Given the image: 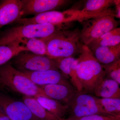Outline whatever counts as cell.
Returning <instances> with one entry per match:
<instances>
[{
  "label": "cell",
  "instance_id": "12",
  "mask_svg": "<svg viewBox=\"0 0 120 120\" xmlns=\"http://www.w3.org/2000/svg\"><path fill=\"white\" fill-rule=\"evenodd\" d=\"M65 0H22V16L52 11L66 4Z\"/></svg>",
  "mask_w": 120,
  "mask_h": 120
},
{
  "label": "cell",
  "instance_id": "2",
  "mask_svg": "<svg viewBox=\"0 0 120 120\" xmlns=\"http://www.w3.org/2000/svg\"><path fill=\"white\" fill-rule=\"evenodd\" d=\"M80 30L71 28L61 30L49 37L41 39L45 42L47 56L52 58L73 57L81 50Z\"/></svg>",
  "mask_w": 120,
  "mask_h": 120
},
{
  "label": "cell",
  "instance_id": "7",
  "mask_svg": "<svg viewBox=\"0 0 120 120\" xmlns=\"http://www.w3.org/2000/svg\"><path fill=\"white\" fill-rule=\"evenodd\" d=\"M13 67L20 71H39L59 70L55 60L47 56H41L29 51L20 52L13 58Z\"/></svg>",
  "mask_w": 120,
  "mask_h": 120
},
{
  "label": "cell",
  "instance_id": "15",
  "mask_svg": "<svg viewBox=\"0 0 120 120\" xmlns=\"http://www.w3.org/2000/svg\"><path fill=\"white\" fill-rule=\"evenodd\" d=\"M50 98L67 105L77 92L73 87L62 84H51L39 86Z\"/></svg>",
  "mask_w": 120,
  "mask_h": 120
},
{
  "label": "cell",
  "instance_id": "27",
  "mask_svg": "<svg viewBox=\"0 0 120 120\" xmlns=\"http://www.w3.org/2000/svg\"><path fill=\"white\" fill-rule=\"evenodd\" d=\"M0 120H10L6 115L0 111Z\"/></svg>",
  "mask_w": 120,
  "mask_h": 120
},
{
  "label": "cell",
  "instance_id": "17",
  "mask_svg": "<svg viewBox=\"0 0 120 120\" xmlns=\"http://www.w3.org/2000/svg\"><path fill=\"white\" fill-rule=\"evenodd\" d=\"M120 84L113 80L105 78L96 87L94 94L102 98H120Z\"/></svg>",
  "mask_w": 120,
  "mask_h": 120
},
{
  "label": "cell",
  "instance_id": "9",
  "mask_svg": "<svg viewBox=\"0 0 120 120\" xmlns=\"http://www.w3.org/2000/svg\"><path fill=\"white\" fill-rule=\"evenodd\" d=\"M0 111L10 120H38L23 101L1 94Z\"/></svg>",
  "mask_w": 120,
  "mask_h": 120
},
{
  "label": "cell",
  "instance_id": "4",
  "mask_svg": "<svg viewBox=\"0 0 120 120\" xmlns=\"http://www.w3.org/2000/svg\"><path fill=\"white\" fill-rule=\"evenodd\" d=\"M71 23L35 24L12 27L0 37V46L6 45L23 39L46 38L61 30L71 28Z\"/></svg>",
  "mask_w": 120,
  "mask_h": 120
},
{
  "label": "cell",
  "instance_id": "22",
  "mask_svg": "<svg viewBox=\"0 0 120 120\" xmlns=\"http://www.w3.org/2000/svg\"><path fill=\"white\" fill-rule=\"evenodd\" d=\"M17 42L26 47L29 52L37 55L47 56L46 45L41 39L24 38Z\"/></svg>",
  "mask_w": 120,
  "mask_h": 120
},
{
  "label": "cell",
  "instance_id": "20",
  "mask_svg": "<svg viewBox=\"0 0 120 120\" xmlns=\"http://www.w3.org/2000/svg\"><path fill=\"white\" fill-rule=\"evenodd\" d=\"M120 44V28H115L103 35L87 46L90 49L99 46H114Z\"/></svg>",
  "mask_w": 120,
  "mask_h": 120
},
{
  "label": "cell",
  "instance_id": "8",
  "mask_svg": "<svg viewBox=\"0 0 120 120\" xmlns=\"http://www.w3.org/2000/svg\"><path fill=\"white\" fill-rule=\"evenodd\" d=\"M84 20V16L80 11L72 8L63 12L49 11L31 18H22L16 22L22 25L41 23L59 24L77 20L81 22Z\"/></svg>",
  "mask_w": 120,
  "mask_h": 120
},
{
  "label": "cell",
  "instance_id": "6",
  "mask_svg": "<svg viewBox=\"0 0 120 120\" xmlns=\"http://www.w3.org/2000/svg\"><path fill=\"white\" fill-rule=\"evenodd\" d=\"M67 105L69 113L68 118L69 119L95 114L109 115L99 105L95 96L83 91L76 92Z\"/></svg>",
  "mask_w": 120,
  "mask_h": 120
},
{
  "label": "cell",
  "instance_id": "11",
  "mask_svg": "<svg viewBox=\"0 0 120 120\" xmlns=\"http://www.w3.org/2000/svg\"><path fill=\"white\" fill-rule=\"evenodd\" d=\"M84 1L82 8L74 9L80 11L85 20L107 15H113L116 17L115 11L109 8L114 4V0H88Z\"/></svg>",
  "mask_w": 120,
  "mask_h": 120
},
{
  "label": "cell",
  "instance_id": "10",
  "mask_svg": "<svg viewBox=\"0 0 120 120\" xmlns=\"http://www.w3.org/2000/svg\"><path fill=\"white\" fill-rule=\"evenodd\" d=\"M20 71L38 86L51 84H62L73 87L59 70H49L34 72Z\"/></svg>",
  "mask_w": 120,
  "mask_h": 120
},
{
  "label": "cell",
  "instance_id": "16",
  "mask_svg": "<svg viewBox=\"0 0 120 120\" xmlns=\"http://www.w3.org/2000/svg\"><path fill=\"white\" fill-rule=\"evenodd\" d=\"M90 50L95 58L103 65L110 64L120 59V44L114 46H97Z\"/></svg>",
  "mask_w": 120,
  "mask_h": 120
},
{
  "label": "cell",
  "instance_id": "5",
  "mask_svg": "<svg viewBox=\"0 0 120 120\" xmlns=\"http://www.w3.org/2000/svg\"><path fill=\"white\" fill-rule=\"evenodd\" d=\"M115 16L107 15L83 20L81 22L80 41L88 46L103 35L117 28L118 22Z\"/></svg>",
  "mask_w": 120,
  "mask_h": 120
},
{
  "label": "cell",
  "instance_id": "23",
  "mask_svg": "<svg viewBox=\"0 0 120 120\" xmlns=\"http://www.w3.org/2000/svg\"><path fill=\"white\" fill-rule=\"evenodd\" d=\"M96 98L98 103L105 112L108 115L120 117V98Z\"/></svg>",
  "mask_w": 120,
  "mask_h": 120
},
{
  "label": "cell",
  "instance_id": "21",
  "mask_svg": "<svg viewBox=\"0 0 120 120\" xmlns=\"http://www.w3.org/2000/svg\"><path fill=\"white\" fill-rule=\"evenodd\" d=\"M24 51L28 50L19 42H12L6 45L0 46V67Z\"/></svg>",
  "mask_w": 120,
  "mask_h": 120
},
{
  "label": "cell",
  "instance_id": "18",
  "mask_svg": "<svg viewBox=\"0 0 120 120\" xmlns=\"http://www.w3.org/2000/svg\"><path fill=\"white\" fill-rule=\"evenodd\" d=\"M23 101L38 120H65L47 111L34 97L23 96Z\"/></svg>",
  "mask_w": 120,
  "mask_h": 120
},
{
  "label": "cell",
  "instance_id": "14",
  "mask_svg": "<svg viewBox=\"0 0 120 120\" xmlns=\"http://www.w3.org/2000/svg\"><path fill=\"white\" fill-rule=\"evenodd\" d=\"M22 4L20 0H6L0 5V29L22 18Z\"/></svg>",
  "mask_w": 120,
  "mask_h": 120
},
{
  "label": "cell",
  "instance_id": "1",
  "mask_svg": "<svg viewBox=\"0 0 120 120\" xmlns=\"http://www.w3.org/2000/svg\"><path fill=\"white\" fill-rule=\"evenodd\" d=\"M77 59L76 73L83 91L94 94L96 87L105 78L103 65L97 60L87 46L83 45Z\"/></svg>",
  "mask_w": 120,
  "mask_h": 120
},
{
  "label": "cell",
  "instance_id": "25",
  "mask_svg": "<svg viewBox=\"0 0 120 120\" xmlns=\"http://www.w3.org/2000/svg\"><path fill=\"white\" fill-rule=\"evenodd\" d=\"M65 120H120V117L110 115L95 114L73 120L65 118Z\"/></svg>",
  "mask_w": 120,
  "mask_h": 120
},
{
  "label": "cell",
  "instance_id": "26",
  "mask_svg": "<svg viewBox=\"0 0 120 120\" xmlns=\"http://www.w3.org/2000/svg\"><path fill=\"white\" fill-rule=\"evenodd\" d=\"M114 4L116 5V17H117L120 19V1L114 0Z\"/></svg>",
  "mask_w": 120,
  "mask_h": 120
},
{
  "label": "cell",
  "instance_id": "19",
  "mask_svg": "<svg viewBox=\"0 0 120 120\" xmlns=\"http://www.w3.org/2000/svg\"><path fill=\"white\" fill-rule=\"evenodd\" d=\"M39 104L50 112L61 118L68 112V107L59 101L44 97L35 98Z\"/></svg>",
  "mask_w": 120,
  "mask_h": 120
},
{
  "label": "cell",
  "instance_id": "24",
  "mask_svg": "<svg viewBox=\"0 0 120 120\" xmlns=\"http://www.w3.org/2000/svg\"><path fill=\"white\" fill-rule=\"evenodd\" d=\"M105 72L109 78L115 80L120 84V59L115 62L103 65Z\"/></svg>",
  "mask_w": 120,
  "mask_h": 120
},
{
  "label": "cell",
  "instance_id": "13",
  "mask_svg": "<svg viewBox=\"0 0 120 120\" xmlns=\"http://www.w3.org/2000/svg\"><path fill=\"white\" fill-rule=\"evenodd\" d=\"M58 70L64 75L77 92L83 91L76 73L77 59L73 57L53 59Z\"/></svg>",
  "mask_w": 120,
  "mask_h": 120
},
{
  "label": "cell",
  "instance_id": "3",
  "mask_svg": "<svg viewBox=\"0 0 120 120\" xmlns=\"http://www.w3.org/2000/svg\"><path fill=\"white\" fill-rule=\"evenodd\" d=\"M4 90L34 98H49L25 74L9 63L0 67V91Z\"/></svg>",
  "mask_w": 120,
  "mask_h": 120
}]
</instances>
